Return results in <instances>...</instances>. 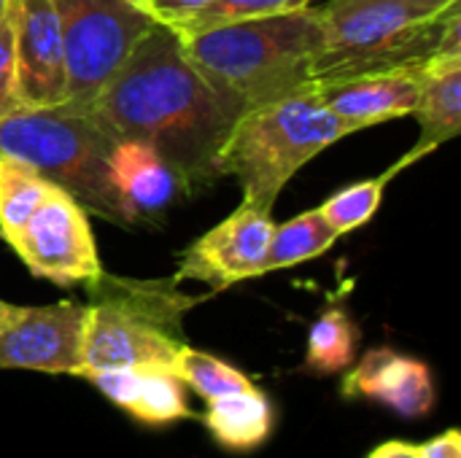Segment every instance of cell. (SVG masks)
I'll return each instance as SVG.
<instances>
[{"label":"cell","instance_id":"8","mask_svg":"<svg viewBox=\"0 0 461 458\" xmlns=\"http://www.w3.org/2000/svg\"><path fill=\"white\" fill-rule=\"evenodd\" d=\"M11 248L32 275L57 286L92 283L103 275L86 211L62 189L46 197Z\"/></svg>","mask_w":461,"mask_h":458},{"label":"cell","instance_id":"19","mask_svg":"<svg viewBox=\"0 0 461 458\" xmlns=\"http://www.w3.org/2000/svg\"><path fill=\"white\" fill-rule=\"evenodd\" d=\"M340 240V235L321 219L319 208L294 216L286 224H276L273 227V238H270V248H267V259L265 267L270 270H286V267H297L308 259L321 256L327 248H332Z\"/></svg>","mask_w":461,"mask_h":458},{"label":"cell","instance_id":"18","mask_svg":"<svg viewBox=\"0 0 461 458\" xmlns=\"http://www.w3.org/2000/svg\"><path fill=\"white\" fill-rule=\"evenodd\" d=\"M54 189L51 181L22 159L0 154V235L8 246L16 243L24 224Z\"/></svg>","mask_w":461,"mask_h":458},{"label":"cell","instance_id":"15","mask_svg":"<svg viewBox=\"0 0 461 458\" xmlns=\"http://www.w3.org/2000/svg\"><path fill=\"white\" fill-rule=\"evenodd\" d=\"M111 181L135 221L162 211L178 186L176 173L151 146L127 138H119L111 151Z\"/></svg>","mask_w":461,"mask_h":458},{"label":"cell","instance_id":"2","mask_svg":"<svg viewBox=\"0 0 461 458\" xmlns=\"http://www.w3.org/2000/svg\"><path fill=\"white\" fill-rule=\"evenodd\" d=\"M176 35L197 73L246 113L313 86L324 22L321 11L311 3L294 11Z\"/></svg>","mask_w":461,"mask_h":458},{"label":"cell","instance_id":"25","mask_svg":"<svg viewBox=\"0 0 461 458\" xmlns=\"http://www.w3.org/2000/svg\"><path fill=\"white\" fill-rule=\"evenodd\" d=\"M146 8L151 11V16L167 27L181 24L184 19L194 16L200 8H205L211 0H143Z\"/></svg>","mask_w":461,"mask_h":458},{"label":"cell","instance_id":"16","mask_svg":"<svg viewBox=\"0 0 461 458\" xmlns=\"http://www.w3.org/2000/svg\"><path fill=\"white\" fill-rule=\"evenodd\" d=\"M413 116L421 124V140L397 167L389 170V175L435 151L461 130V59H435L427 65Z\"/></svg>","mask_w":461,"mask_h":458},{"label":"cell","instance_id":"23","mask_svg":"<svg viewBox=\"0 0 461 458\" xmlns=\"http://www.w3.org/2000/svg\"><path fill=\"white\" fill-rule=\"evenodd\" d=\"M313 0H211L205 8H200L194 16L184 19L181 24L170 27L176 32H197L211 27H224L246 19H259L281 11H294L303 5H311Z\"/></svg>","mask_w":461,"mask_h":458},{"label":"cell","instance_id":"10","mask_svg":"<svg viewBox=\"0 0 461 458\" xmlns=\"http://www.w3.org/2000/svg\"><path fill=\"white\" fill-rule=\"evenodd\" d=\"M86 316L81 302L24 308L19 321L0 332V370L81 375Z\"/></svg>","mask_w":461,"mask_h":458},{"label":"cell","instance_id":"13","mask_svg":"<svg viewBox=\"0 0 461 458\" xmlns=\"http://www.w3.org/2000/svg\"><path fill=\"white\" fill-rule=\"evenodd\" d=\"M424 67H394L359 73L327 84H313L319 100L348 121L357 132L397 116H408L416 108Z\"/></svg>","mask_w":461,"mask_h":458},{"label":"cell","instance_id":"12","mask_svg":"<svg viewBox=\"0 0 461 458\" xmlns=\"http://www.w3.org/2000/svg\"><path fill=\"white\" fill-rule=\"evenodd\" d=\"M343 381L348 400H370L402 418H424L438 402L429 367L394 348L367 351Z\"/></svg>","mask_w":461,"mask_h":458},{"label":"cell","instance_id":"21","mask_svg":"<svg viewBox=\"0 0 461 458\" xmlns=\"http://www.w3.org/2000/svg\"><path fill=\"white\" fill-rule=\"evenodd\" d=\"M173 373L184 381V386H189L194 394H200L208 402L216 400V397L232 394V391L254 389L249 375H243L232 364H227V362H221V359H216L211 354L194 351L189 346H184L176 354Z\"/></svg>","mask_w":461,"mask_h":458},{"label":"cell","instance_id":"14","mask_svg":"<svg viewBox=\"0 0 461 458\" xmlns=\"http://www.w3.org/2000/svg\"><path fill=\"white\" fill-rule=\"evenodd\" d=\"M100 394H105L116 408L138 418L149 427L173 424L189 418V400L184 381L173 373V367L162 364H138L119 370H100L86 375Z\"/></svg>","mask_w":461,"mask_h":458},{"label":"cell","instance_id":"1","mask_svg":"<svg viewBox=\"0 0 461 458\" xmlns=\"http://www.w3.org/2000/svg\"><path fill=\"white\" fill-rule=\"evenodd\" d=\"M89 111L116 138L151 146L186 186L219 178V151L240 119L162 22L135 43Z\"/></svg>","mask_w":461,"mask_h":458},{"label":"cell","instance_id":"4","mask_svg":"<svg viewBox=\"0 0 461 458\" xmlns=\"http://www.w3.org/2000/svg\"><path fill=\"white\" fill-rule=\"evenodd\" d=\"M116 140L92 111L68 105L16 108L0 119V154L16 157L38 170L84 211L116 224H132L135 219L111 181V151Z\"/></svg>","mask_w":461,"mask_h":458},{"label":"cell","instance_id":"30","mask_svg":"<svg viewBox=\"0 0 461 458\" xmlns=\"http://www.w3.org/2000/svg\"><path fill=\"white\" fill-rule=\"evenodd\" d=\"M11 3H14V0H0V16L11 8Z\"/></svg>","mask_w":461,"mask_h":458},{"label":"cell","instance_id":"11","mask_svg":"<svg viewBox=\"0 0 461 458\" xmlns=\"http://www.w3.org/2000/svg\"><path fill=\"white\" fill-rule=\"evenodd\" d=\"M16 97L22 108H57L68 100L65 43L54 0H16Z\"/></svg>","mask_w":461,"mask_h":458},{"label":"cell","instance_id":"3","mask_svg":"<svg viewBox=\"0 0 461 458\" xmlns=\"http://www.w3.org/2000/svg\"><path fill=\"white\" fill-rule=\"evenodd\" d=\"M313 84L359 73L461 59V3L427 11L413 0H327Z\"/></svg>","mask_w":461,"mask_h":458},{"label":"cell","instance_id":"9","mask_svg":"<svg viewBox=\"0 0 461 458\" xmlns=\"http://www.w3.org/2000/svg\"><path fill=\"white\" fill-rule=\"evenodd\" d=\"M267 208L243 202L211 232L197 238L181 259L176 281H203L213 289L265 275V259L273 238Z\"/></svg>","mask_w":461,"mask_h":458},{"label":"cell","instance_id":"7","mask_svg":"<svg viewBox=\"0 0 461 458\" xmlns=\"http://www.w3.org/2000/svg\"><path fill=\"white\" fill-rule=\"evenodd\" d=\"M68 70V108L89 111L157 22L143 0H54Z\"/></svg>","mask_w":461,"mask_h":458},{"label":"cell","instance_id":"5","mask_svg":"<svg viewBox=\"0 0 461 458\" xmlns=\"http://www.w3.org/2000/svg\"><path fill=\"white\" fill-rule=\"evenodd\" d=\"M351 132L357 130L319 100L316 86H305L240 113L219 151V175L240 181L243 202L273 211L297 170Z\"/></svg>","mask_w":461,"mask_h":458},{"label":"cell","instance_id":"28","mask_svg":"<svg viewBox=\"0 0 461 458\" xmlns=\"http://www.w3.org/2000/svg\"><path fill=\"white\" fill-rule=\"evenodd\" d=\"M22 313H24L22 305H11V302H3L0 300V332H5L11 324H16Z\"/></svg>","mask_w":461,"mask_h":458},{"label":"cell","instance_id":"20","mask_svg":"<svg viewBox=\"0 0 461 458\" xmlns=\"http://www.w3.org/2000/svg\"><path fill=\"white\" fill-rule=\"evenodd\" d=\"M359 329L340 308L324 310L311 332L305 348V367L316 375H335L348 370L357 362Z\"/></svg>","mask_w":461,"mask_h":458},{"label":"cell","instance_id":"6","mask_svg":"<svg viewBox=\"0 0 461 458\" xmlns=\"http://www.w3.org/2000/svg\"><path fill=\"white\" fill-rule=\"evenodd\" d=\"M92 302L84 332V367L78 378L100 370L162 364L173 367L186 346L184 313L197 297L178 292L173 281H130L100 275L89 283Z\"/></svg>","mask_w":461,"mask_h":458},{"label":"cell","instance_id":"22","mask_svg":"<svg viewBox=\"0 0 461 458\" xmlns=\"http://www.w3.org/2000/svg\"><path fill=\"white\" fill-rule=\"evenodd\" d=\"M389 173H384L381 178H370V181H359L338 194H332L324 205H319L321 219L343 238L348 232H354L357 227L367 224L381 202H384V189L389 184Z\"/></svg>","mask_w":461,"mask_h":458},{"label":"cell","instance_id":"17","mask_svg":"<svg viewBox=\"0 0 461 458\" xmlns=\"http://www.w3.org/2000/svg\"><path fill=\"white\" fill-rule=\"evenodd\" d=\"M203 421L224 451L249 454L265 445L273 435V405L254 386L211 400Z\"/></svg>","mask_w":461,"mask_h":458},{"label":"cell","instance_id":"24","mask_svg":"<svg viewBox=\"0 0 461 458\" xmlns=\"http://www.w3.org/2000/svg\"><path fill=\"white\" fill-rule=\"evenodd\" d=\"M14 30H16V0L0 16V119L14 113L16 108H22L19 97H16V43H14Z\"/></svg>","mask_w":461,"mask_h":458},{"label":"cell","instance_id":"29","mask_svg":"<svg viewBox=\"0 0 461 458\" xmlns=\"http://www.w3.org/2000/svg\"><path fill=\"white\" fill-rule=\"evenodd\" d=\"M413 3L421 5V8H427V11H446L454 3H459V0H413Z\"/></svg>","mask_w":461,"mask_h":458},{"label":"cell","instance_id":"27","mask_svg":"<svg viewBox=\"0 0 461 458\" xmlns=\"http://www.w3.org/2000/svg\"><path fill=\"white\" fill-rule=\"evenodd\" d=\"M367 458H421V448L405 440H386L370 451Z\"/></svg>","mask_w":461,"mask_h":458},{"label":"cell","instance_id":"26","mask_svg":"<svg viewBox=\"0 0 461 458\" xmlns=\"http://www.w3.org/2000/svg\"><path fill=\"white\" fill-rule=\"evenodd\" d=\"M419 448H421V458H461L459 429H448Z\"/></svg>","mask_w":461,"mask_h":458}]
</instances>
